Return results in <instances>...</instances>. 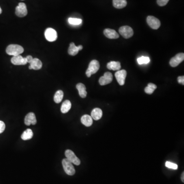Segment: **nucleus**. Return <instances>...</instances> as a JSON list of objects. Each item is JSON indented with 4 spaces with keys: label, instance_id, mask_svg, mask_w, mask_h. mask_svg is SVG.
<instances>
[{
    "label": "nucleus",
    "instance_id": "1",
    "mask_svg": "<svg viewBox=\"0 0 184 184\" xmlns=\"http://www.w3.org/2000/svg\"><path fill=\"white\" fill-rule=\"evenodd\" d=\"M24 48L21 46L15 44H11L7 47L6 50V53L8 55L17 56L24 52Z\"/></svg>",
    "mask_w": 184,
    "mask_h": 184
},
{
    "label": "nucleus",
    "instance_id": "2",
    "mask_svg": "<svg viewBox=\"0 0 184 184\" xmlns=\"http://www.w3.org/2000/svg\"><path fill=\"white\" fill-rule=\"evenodd\" d=\"M100 68V64L97 60H93L90 62L89 67L86 71V75L90 77L92 75L94 74L99 70Z\"/></svg>",
    "mask_w": 184,
    "mask_h": 184
},
{
    "label": "nucleus",
    "instance_id": "3",
    "mask_svg": "<svg viewBox=\"0 0 184 184\" xmlns=\"http://www.w3.org/2000/svg\"><path fill=\"white\" fill-rule=\"evenodd\" d=\"M62 165L65 172L69 176H73L75 173V170L71 162L67 160V159H64L62 161Z\"/></svg>",
    "mask_w": 184,
    "mask_h": 184
},
{
    "label": "nucleus",
    "instance_id": "4",
    "mask_svg": "<svg viewBox=\"0 0 184 184\" xmlns=\"http://www.w3.org/2000/svg\"><path fill=\"white\" fill-rule=\"evenodd\" d=\"M119 33L124 38H131L134 35V31L132 28L128 26H124L120 27L119 30Z\"/></svg>",
    "mask_w": 184,
    "mask_h": 184
},
{
    "label": "nucleus",
    "instance_id": "5",
    "mask_svg": "<svg viewBox=\"0 0 184 184\" xmlns=\"http://www.w3.org/2000/svg\"><path fill=\"white\" fill-rule=\"evenodd\" d=\"M65 156L66 157L67 159L70 162L76 165H79L80 164V161L79 158L75 155L73 151L67 149L65 152Z\"/></svg>",
    "mask_w": 184,
    "mask_h": 184
},
{
    "label": "nucleus",
    "instance_id": "6",
    "mask_svg": "<svg viewBox=\"0 0 184 184\" xmlns=\"http://www.w3.org/2000/svg\"><path fill=\"white\" fill-rule=\"evenodd\" d=\"M45 37L49 42H54L57 38V34L56 30L53 28H47L45 32Z\"/></svg>",
    "mask_w": 184,
    "mask_h": 184
},
{
    "label": "nucleus",
    "instance_id": "7",
    "mask_svg": "<svg viewBox=\"0 0 184 184\" xmlns=\"http://www.w3.org/2000/svg\"><path fill=\"white\" fill-rule=\"evenodd\" d=\"M147 22L148 25L153 29H157L160 27L161 22L160 20L153 16H148Z\"/></svg>",
    "mask_w": 184,
    "mask_h": 184
},
{
    "label": "nucleus",
    "instance_id": "8",
    "mask_svg": "<svg viewBox=\"0 0 184 184\" xmlns=\"http://www.w3.org/2000/svg\"><path fill=\"white\" fill-rule=\"evenodd\" d=\"M184 54L183 53H180L172 58L169 62V64L172 67H176L178 66L182 62L184 61Z\"/></svg>",
    "mask_w": 184,
    "mask_h": 184
},
{
    "label": "nucleus",
    "instance_id": "9",
    "mask_svg": "<svg viewBox=\"0 0 184 184\" xmlns=\"http://www.w3.org/2000/svg\"><path fill=\"white\" fill-rule=\"evenodd\" d=\"M27 13L28 11L25 4L24 3H19L18 5L16 7V15L17 17H22L27 16Z\"/></svg>",
    "mask_w": 184,
    "mask_h": 184
},
{
    "label": "nucleus",
    "instance_id": "10",
    "mask_svg": "<svg viewBox=\"0 0 184 184\" xmlns=\"http://www.w3.org/2000/svg\"><path fill=\"white\" fill-rule=\"evenodd\" d=\"M115 77L118 83L120 86H123L125 83V78L127 77V72L125 70H119L115 73Z\"/></svg>",
    "mask_w": 184,
    "mask_h": 184
},
{
    "label": "nucleus",
    "instance_id": "11",
    "mask_svg": "<svg viewBox=\"0 0 184 184\" xmlns=\"http://www.w3.org/2000/svg\"><path fill=\"white\" fill-rule=\"evenodd\" d=\"M112 81V75L110 72H106L104 75L99 78V82L101 86H105L111 83Z\"/></svg>",
    "mask_w": 184,
    "mask_h": 184
},
{
    "label": "nucleus",
    "instance_id": "12",
    "mask_svg": "<svg viewBox=\"0 0 184 184\" xmlns=\"http://www.w3.org/2000/svg\"><path fill=\"white\" fill-rule=\"evenodd\" d=\"M11 62L14 65H25L28 63L26 57L20 55L13 56L11 58Z\"/></svg>",
    "mask_w": 184,
    "mask_h": 184
},
{
    "label": "nucleus",
    "instance_id": "13",
    "mask_svg": "<svg viewBox=\"0 0 184 184\" xmlns=\"http://www.w3.org/2000/svg\"><path fill=\"white\" fill-rule=\"evenodd\" d=\"M24 122L26 125L29 126L31 124L35 125L37 123V118L33 112H29L26 116Z\"/></svg>",
    "mask_w": 184,
    "mask_h": 184
},
{
    "label": "nucleus",
    "instance_id": "14",
    "mask_svg": "<svg viewBox=\"0 0 184 184\" xmlns=\"http://www.w3.org/2000/svg\"><path fill=\"white\" fill-rule=\"evenodd\" d=\"M82 49H83V47L82 45L76 46L74 42H71L70 44V47L68 49V53L72 56H75L77 55L79 51L82 50Z\"/></svg>",
    "mask_w": 184,
    "mask_h": 184
},
{
    "label": "nucleus",
    "instance_id": "15",
    "mask_svg": "<svg viewBox=\"0 0 184 184\" xmlns=\"http://www.w3.org/2000/svg\"><path fill=\"white\" fill-rule=\"evenodd\" d=\"M104 34L107 37L110 39H117L119 37L118 33L113 29L107 28L104 30Z\"/></svg>",
    "mask_w": 184,
    "mask_h": 184
},
{
    "label": "nucleus",
    "instance_id": "16",
    "mask_svg": "<svg viewBox=\"0 0 184 184\" xmlns=\"http://www.w3.org/2000/svg\"><path fill=\"white\" fill-rule=\"evenodd\" d=\"M76 88L78 91L80 97L84 98L87 95V92L86 91V86L83 83H79L76 85Z\"/></svg>",
    "mask_w": 184,
    "mask_h": 184
},
{
    "label": "nucleus",
    "instance_id": "17",
    "mask_svg": "<svg viewBox=\"0 0 184 184\" xmlns=\"http://www.w3.org/2000/svg\"><path fill=\"white\" fill-rule=\"evenodd\" d=\"M81 122L87 127H90L93 124V118L88 115H84L81 118Z\"/></svg>",
    "mask_w": 184,
    "mask_h": 184
},
{
    "label": "nucleus",
    "instance_id": "18",
    "mask_svg": "<svg viewBox=\"0 0 184 184\" xmlns=\"http://www.w3.org/2000/svg\"><path fill=\"white\" fill-rule=\"evenodd\" d=\"M30 66L32 67V69L35 70H38L42 67V62L39 59L35 58L33 59L32 62L30 63Z\"/></svg>",
    "mask_w": 184,
    "mask_h": 184
},
{
    "label": "nucleus",
    "instance_id": "19",
    "mask_svg": "<svg viewBox=\"0 0 184 184\" xmlns=\"http://www.w3.org/2000/svg\"><path fill=\"white\" fill-rule=\"evenodd\" d=\"M107 67L111 70L119 71L121 69V64L120 62L112 61L107 64Z\"/></svg>",
    "mask_w": 184,
    "mask_h": 184
},
{
    "label": "nucleus",
    "instance_id": "20",
    "mask_svg": "<svg viewBox=\"0 0 184 184\" xmlns=\"http://www.w3.org/2000/svg\"><path fill=\"white\" fill-rule=\"evenodd\" d=\"M102 116V111L99 108H95L92 111L91 117L95 120L100 119Z\"/></svg>",
    "mask_w": 184,
    "mask_h": 184
},
{
    "label": "nucleus",
    "instance_id": "21",
    "mask_svg": "<svg viewBox=\"0 0 184 184\" xmlns=\"http://www.w3.org/2000/svg\"><path fill=\"white\" fill-rule=\"evenodd\" d=\"M114 7L117 9L123 8L127 5V0H112Z\"/></svg>",
    "mask_w": 184,
    "mask_h": 184
},
{
    "label": "nucleus",
    "instance_id": "22",
    "mask_svg": "<svg viewBox=\"0 0 184 184\" xmlns=\"http://www.w3.org/2000/svg\"><path fill=\"white\" fill-rule=\"evenodd\" d=\"M71 106H72V104H71L70 101L68 100H65L62 103V107H61V112L62 113L66 114L67 112H68L71 108Z\"/></svg>",
    "mask_w": 184,
    "mask_h": 184
},
{
    "label": "nucleus",
    "instance_id": "23",
    "mask_svg": "<svg viewBox=\"0 0 184 184\" xmlns=\"http://www.w3.org/2000/svg\"><path fill=\"white\" fill-rule=\"evenodd\" d=\"M33 136V133L31 129H26V131H24L22 135H21L22 139L23 140H28L31 139Z\"/></svg>",
    "mask_w": 184,
    "mask_h": 184
},
{
    "label": "nucleus",
    "instance_id": "24",
    "mask_svg": "<svg viewBox=\"0 0 184 184\" xmlns=\"http://www.w3.org/2000/svg\"><path fill=\"white\" fill-rule=\"evenodd\" d=\"M63 97V92L62 90H58L55 93L54 96V101L56 103H59L62 100Z\"/></svg>",
    "mask_w": 184,
    "mask_h": 184
},
{
    "label": "nucleus",
    "instance_id": "25",
    "mask_svg": "<svg viewBox=\"0 0 184 184\" xmlns=\"http://www.w3.org/2000/svg\"><path fill=\"white\" fill-rule=\"evenodd\" d=\"M157 88L156 85L153 83H149L148 84L147 87L145 88V92L147 94H152L154 92L155 90Z\"/></svg>",
    "mask_w": 184,
    "mask_h": 184
},
{
    "label": "nucleus",
    "instance_id": "26",
    "mask_svg": "<svg viewBox=\"0 0 184 184\" xmlns=\"http://www.w3.org/2000/svg\"><path fill=\"white\" fill-rule=\"evenodd\" d=\"M137 62L139 65L147 64L150 62V58L147 56H141L140 57L138 58Z\"/></svg>",
    "mask_w": 184,
    "mask_h": 184
},
{
    "label": "nucleus",
    "instance_id": "27",
    "mask_svg": "<svg viewBox=\"0 0 184 184\" xmlns=\"http://www.w3.org/2000/svg\"><path fill=\"white\" fill-rule=\"evenodd\" d=\"M69 24L72 25H79L82 23V20L80 18H72L70 17L68 19Z\"/></svg>",
    "mask_w": 184,
    "mask_h": 184
},
{
    "label": "nucleus",
    "instance_id": "28",
    "mask_svg": "<svg viewBox=\"0 0 184 184\" xmlns=\"http://www.w3.org/2000/svg\"><path fill=\"white\" fill-rule=\"evenodd\" d=\"M165 166L168 168L172 169H174V170H177L178 168V166L177 164H176L175 163H172V162H168V161H167L166 162Z\"/></svg>",
    "mask_w": 184,
    "mask_h": 184
},
{
    "label": "nucleus",
    "instance_id": "29",
    "mask_svg": "<svg viewBox=\"0 0 184 184\" xmlns=\"http://www.w3.org/2000/svg\"><path fill=\"white\" fill-rule=\"evenodd\" d=\"M169 0H157V4L160 6H164L167 4Z\"/></svg>",
    "mask_w": 184,
    "mask_h": 184
},
{
    "label": "nucleus",
    "instance_id": "30",
    "mask_svg": "<svg viewBox=\"0 0 184 184\" xmlns=\"http://www.w3.org/2000/svg\"><path fill=\"white\" fill-rule=\"evenodd\" d=\"M5 124L2 121H0V134L4 132L5 129Z\"/></svg>",
    "mask_w": 184,
    "mask_h": 184
},
{
    "label": "nucleus",
    "instance_id": "31",
    "mask_svg": "<svg viewBox=\"0 0 184 184\" xmlns=\"http://www.w3.org/2000/svg\"><path fill=\"white\" fill-rule=\"evenodd\" d=\"M177 82L180 84L184 85V76H179L177 77Z\"/></svg>",
    "mask_w": 184,
    "mask_h": 184
},
{
    "label": "nucleus",
    "instance_id": "32",
    "mask_svg": "<svg viewBox=\"0 0 184 184\" xmlns=\"http://www.w3.org/2000/svg\"><path fill=\"white\" fill-rule=\"evenodd\" d=\"M26 58L27 59V62L28 63H30L32 61L33 58L32 57V56H30V55H28L27 57H26Z\"/></svg>",
    "mask_w": 184,
    "mask_h": 184
},
{
    "label": "nucleus",
    "instance_id": "33",
    "mask_svg": "<svg viewBox=\"0 0 184 184\" xmlns=\"http://www.w3.org/2000/svg\"><path fill=\"white\" fill-rule=\"evenodd\" d=\"M181 180H182V182H183V183H184V172H183V173H182V174Z\"/></svg>",
    "mask_w": 184,
    "mask_h": 184
},
{
    "label": "nucleus",
    "instance_id": "34",
    "mask_svg": "<svg viewBox=\"0 0 184 184\" xmlns=\"http://www.w3.org/2000/svg\"><path fill=\"white\" fill-rule=\"evenodd\" d=\"M2 12V10L1 8L0 7V14H1Z\"/></svg>",
    "mask_w": 184,
    "mask_h": 184
}]
</instances>
